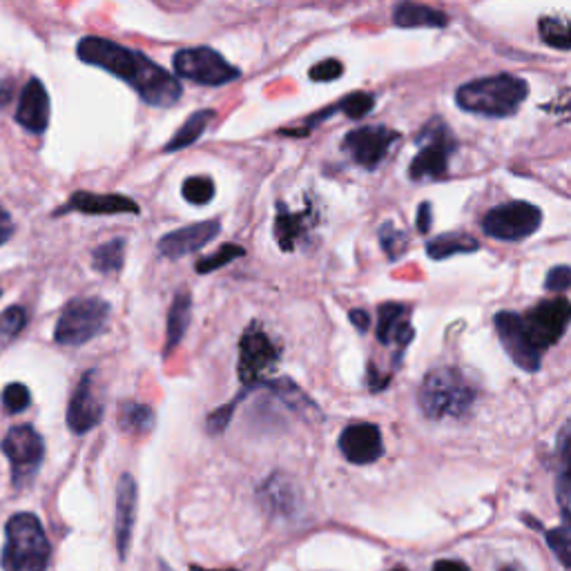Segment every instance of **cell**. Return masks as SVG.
<instances>
[{
	"label": "cell",
	"instance_id": "1",
	"mask_svg": "<svg viewBox=\"0 0 571 571\" xmlns=\"http://www.w3.org/2000/svg\"><path fill=\"white\" fill-rule=\"evenodd\" d=\"M76 54L83 63L101 67L128 83L152 108H172L181 99L183 87L177 76L163 70L143 52L128 50L101 36H83L76 45Z\"/></svg>",
	"mask_w": 571,
	"mask_h": 571
},
{
	"label": "cell",
	"instance_id": "2",
	"mask_svg": "<svg viewBox=\"0 0 571 571\" xmlns=\"http://www.w3.org/2000/svg\"><path fill=\"white\" fill-rule=\"evenodd\" d=\"M527 96L529 85L525 79L502 72L460 85L456 103L462 112L487 116V119H507L518 112Z\"/></svg>",
	"mask_w": 571,
	"mask_h": 571
},
{
	"label": "cell",
	"instance_id": "3",
	"mask_svg": "<svg viewBox=\"0 0 571 571\" xmlns=\"http://www.w3.org/2000/svg\"><path fill=\"white\" fill-rule=\"evenodd\" d=\"M476 402V389L458 369L440 366L424 377L418 389V404L424 418L447 420L462 418Z\"/></svg>",
	"mask_w": 571,
	"mask_h": 571
},
{
	"label": "cell",
	"instance_id": "4",
	"mask_svg": "<svg viewBox=\"0 0 571 571\" xmlns=\"http://www.w3.org/2000/svg\"><path fill=\"white\" fill-rule=\"evenodd\" d=\"M50 540L34 514H16L5 525L3 571H45L50 563Z\"/></svg>",
	"mask_w": 571,
	"mask_h": 571
},
{
	"label": "cell",
	"instance_id": "5",
	"mask_svg": "<svg viewBox=\"0 0 571 571\" xmlns=\"http://www.w3.org/2000/svg\"><path fill=\"white\" fill-rule=\"evenodd\" d=\"M110 304L101 297H79L58 317L54 340L63 346H83L105 331Z\"/></svg>",
	"mask_w": 571,
	"mask_h": 571
},
{
	"label": "cell",
	"instance_id": "6",
	"mask_svg": "<svg viewBox=\"0 0 571 571\" xmlns=\"http://www.w3.org/2000/svg\"><path fill=\"white\" fill-rule=\"evenodd\" d=\"M420 143L422 148L411 161L409 177L413 181H442L449 174V159L458 143L456 137L447 123L438 119L427 123V128L418 134V145Z\"/></svg>",
	"mask_w": 571,
	"mask_h": 571
},
{
	"label": "cell",
	"instance_id": "7",
	"mask_svg": "<svg viewBox=\"0 0 571 571\" xmlns=\"http://www.w3.org/2000/svg\"><path fill=\"white\" fill-rule=\"evenodd\" d=\"M520 324L531 348L543 355L567 333L571 324V302L565 297L538 302L525 315H520Z\"/></svg>",
	"mask_w": 571,
	"mask_h": 571
},
{
	"label": "cell",
	"instance_id": "8",
	"mask_svg": "<svg viewBox=\"0 0 571 571\" xmlns=\"http://www.w3.org/2000/svg\"><path fill=\"white\" fill-rule=\"evenodd\" d=\"M0 449L12 464L14 487H27L41 469L45 458V442L41 433L29 427V424H18V427L7 431L3 442H0Z\"/></svg>",
	"mask_w": 571,
	"mask_h": 571
},
{
	"label": "cell",
	"instance_id": "9",
	"mask_svg": "<svg viewBox=\"0 0 571 571\" xmlns=\"http://www.w3.org/2000/svg\"><path fill=\"white\" fill-rule=\"evenodd\" d=\"M172 65L174 72H177L181 79L208 87L228 85L241 76L235 65H230L224 56L210 50V47H188V50H179L172 58Z\"/></svg>",
	"mask_w": 571,
	"mask_h": 571
},
{
	"label": "cell",
	"instance_id": "10",
	"mask_svg": "<svg viewBox=\"0 0 571 571\" xmlns=\"http://www.w3.org/2000/svg\"><path fill=\"white\" fill-rule=\"evenodd\" d=\"M277 362V344L259 324H250L239 340V380L246 384V389L261 386L266 382V375L275 371Z\"/></svg>",
	"mask_w": 571,
	"mask_h": 571
},
{
	"label": "cell",
	"instance_id": "11",
	"mask_svg": "<svg viewBox=\"0 0 571 571\" xmlns=\"http://www.w3.org/2000/svg\"><path fill=\"white\" fill-rule=\"evenodd\" d=\"M543 224V212L529 201H509L491 208L482 219V230L500 241H520L534 235Z\"/></svg>",
	"mask_w": 571,
	"mask_h": 571
},
{
	"label": "cell",
	"instance_id": "12",
	"mask_svg": "<svg viewBox=\"0 0 571 571\" xmlns=\"http://www.w3.org/2000/svg\"><path fill=\"white\" fill-rule=\"evenodd\" d=\"M400 134L386 128V125H362L351 130L342 141V150L353 159V163L364 170H377L382 161L389 157Z\"/></svg>",
	"mask_w": 571,
	"mask_h": 571
},
{
	"label": "cell",
	"instance_id": "13",
	"mask_svg": "<svg viewBox=\"0 0 571 571\" xmlns=\"http://www.w3.org/2000/svg\"><path fill=\"white\" fill-rule=\"evenodd\" d=\"M493 322H496V333L500 337V344L511 357V362L522 371L536 373L540 369V364H543V355H538L534 348H531L525 333H522L520 313L502 311L496 315Z\"/></svg>",
	"mask_w": 571,
	"mask_h": 571
},
{
	"label": "cell",
	"instance_id": "14",
	"mask_svg": "<svg viewBox=\"0 0 571 571\" xmlns=\"http://www.w3.org/2000/svg\"><path fill=\"white\" fill-rule=\"evenodd\" d=\"M103 420V402L94 391V371H87L76 386L67 404V427L72 433L83 435L92 431Z\"/></svg>",
	"mask_w": 571,
	"mask_h": 571
},
{
	"label": "cell",
	"instance_id": "15",
	"mask_svg": "<svg viewBox=\"0 0 571 571\" xmlns=\"http://www.w3.org/2000/svg\"><path fill=\"white\" fill-rule=\"evenodd\" d=\"M340 451L351 464H373L384 456L382 433L369 422L351 424L340 435Z\"/></svg>",
	"mask_w": 571,
	"mask_h": 571
},
{
	"label": "cell",
	"instance_id": "16",
	"mask_svg": "<svg viewBox=\"0 0 571 571\" xmlns=\"http://www.w3.org/2000/svg\"><path fill=\"white\" fill-rule=\"evenodd\" d=\"M50 94H47L45 85L38 79H29L27 85L18 96L16 108V123L32 134H43L50 125Z\"/></svg>",
	"mask_w": 571,
	"mask_h": 571
},
{
	"label": "cell",
	"instance_id": "17",
	"mask_svg": "<svg viewBox=\"0 0 571 571\" xmlns=\"http://www.w3.org/2000/svg\"><path fill=\"white\" fill-rule=\"evenodd\" d=\"M219 230L221 224L215 219L172 230L166 237H161L159 253L168 259H181L190 253H197V250L208 246L210 241L219 235Z\"/></svg>",
	"mask_w": 571,
	"mask_h": 571
},
{
	"label": "cell",
	"instance_id": "18",
	"mask_svg": "<svg viewBox=\"0 0 571 571\" xmlns=\"http://www.w3.org/2000/svg\"><path fill=\"white\" fill-rule=\"evenodd\" d=\"M139 505V489L130 473H123L116 485V547H119V558H128L134 520H137Z\"/></svg>",
	"mask_w": 571,
	"mask_h": 571
},
{
	"label": "cell",
	"instance_id": "19",
	"mask_svg": "<svg viewBox=\"0 0 571 571\" xmlns=\"http://www.w3.org/2000/svg\"><path fill=\"white\" fill-rule=\"evenodd\" d=\"M67 210L83 212V215H139V203L123 195H96V192H74L63 208L56 210V217Z\"/></svg>",
	"mask_w": 571,
	"mask_h": 571
},
{
	"label": "cell",
	"instance_id": "20",
	"mask_svg": "<svg viewBox=\"0 0 571 571\" xmlns=\"http://www.w3.org/2000/svg\"><path fill=\"white\" fill-rule=\"evenodd\" d=\"M409 308L402 304H382L377 311V340L382 344L398 346V357L413 340V326L409 322Z\"/></svg>",
	"mask_w": 571,
	"mask_h": 571
},
{
	"label": "cell",
	"instance_id": "21",
	"mask_svg": "<svg viewBox=\"0 0 571 571\" xmlns=\"http://www.w3.org/2000/svg\"><path fill=\"white\" fill-rule=\"evenodd\" d=\"M554 464H556V500L565 520L571 525V422H567L558 433Z\"/></svg>",
	"mask_w": 571,
	"mask_h": 571
},
{
	"label": "cell",
	"instance_id": "22",
	"mask_svg": "<svg viewBox=\"0 0 571 571\" xmlns=\"http://www.w3.org/2000/svg\"><path fill=\"white\" fill-rule=\"evenodd\" d=\"M311 210L306 212H290L284 201L277 203V217H275V239L282 246L284 253H293V248L299 239L306 235L308 221H311Z\"/></svg>",
	"mask_w": 571,
	"mask_h": 571
},
{
	"label": "cell",
	"instance_id": "23",
	"mask_svg": "<svg viewBox=\"0 0 571 571\" xmlns=\"http://www.w3.org/2000/svg\"><path fill=\"white\" fill-rule=\"evenodd\" d=\"M261 386H266L268 391H273L279 400H282L290 411L302 415L304 420H322L319 406L306 398V393L299 389L295 382H290L288 377H279V380H266Z\"/></svg>",
	"mask_w": 571,
	"mask_h": 571
},
{
	"label": "cell",
	"instance_id": "24",
	"mask_svg": "<svg viewBox=\"0 0 571 571\" xmlns=\"http://www.w3.org/2000/svg\"><path fill=\"white\" fill-rule=\"evenodd\" d=\"M259 498L264 502V507L277 516L295 514L297 493L293 482L286 480L284 476H273L270 480H266V485L259 491Z\"/></svg>",
	"mask_w": 571,
	"mask_h": 571
},
{
	"label": "cell",
	"instance_id": "25",
	"mask_svg": "<svg viewBox=\"0 0 571 571\" xmlns=\"http://www.w3.org/2000/svg\"><path fill=\"white\" fill-rule=\"evenodd\" d=\"M393 23L404 29H415V27H447L449 16L440 12V9H433L429 5H418V3H400L393 9Z\"/></svg>",
	"mask_w": 571,
	"mask_h": 571
},
{
	"label": "cell",
	"instance_id": "26",
	"mask_svg": "<svg viewBox=\"0 0 571 571\" xmlns=\"http://www.w3.org/2000/svg\"><path fill=\"white\" fill-rule=\"evenodd\" d=\"M192 317V297L188 290H181V293L174 295V302L170 306L168 313V333H166V348H163V355H170L174 348H177L186 335Z\"/></svg>",
	"mask_w": 571,
	"mask_h": 571
},
{
	"label": "cell",
	"instance_id": "27",
	"mask_svg": "<svg viewBox=\"0 0 571 571\" xmlns=\"http://www.w3.org/2000/svg\"><path fill=\"white\" fill-rule=\"evenodd\" d=\"M476 250H480V241L467 235V232H444V235L431 239L427 244V255L435 261L456 255H471Z\"/></svg>",
	"mask_w": 571,
	"mask_h": 571
},
{
	"label": "cell",
	"instance_id": "28",
	"mask_svg": "<svg viewBox=\"0 0 571 571\" xmlns=\"http://www.w3.org/2000/svg\"><path fill=\"white\" fill-rule=\"evenodd\" d=\"M212 119H215V112L212 110H199L192 116H188V121L183 123L181 130L166 143L163 152H177L183 148H190L192 143H197L203 137V132H206Z\"/></svg>",
	"mask_w": 571,
	"mask_h": 571
},
{
	"label": "cell",
	"instance_id": "29",
	"mask_svg": "<svg viewBox=\"0 0 571 571\" xmlns=\"http://www.w3.org/2000/svg\"><path fill=\"white\" fill-rule=\"evenodd\" d=\"M154 422H157V418H154V411L148 404L141 402L119 404V427L125 433H134V435L150 433L154 429Z\"/></svg>",
	"mask_w": 571,
	"mask_h": 571
},
{
	"label": "cell",
	"instance_id": "30",
	"mask_svg": "<svg viewBox=\"0 0 571 571\" xmlns=\"http://www.w3.org/2000/svg\"><path fill=\"white\" fill-rule=\"evenodd\" d=\"M540 38L543 43L549 45L551 50L569 52L571 50V21L569 18L558 16H543L538 23Z\"/></svg>",
	"mask_w": 571,
	"mask_h": 571
},
{
	"label": "cell",
	"instance_id": "31",
	"mask_svg": "<svg viewBox=\"0 0 571 571\" xmlns=\"http://www.w3.org/2000/svg\"><path fill=\"white\" fill-rule=\"evenodd\" d=\"M125 259V239H112L108 244H101L92 253V266L103 275L121 273Z\"/></svg>",
	"mask_w": 571,
	"mask_h": 571
},
{
	"label": "cell",
	"instance_id": "32",
	"mask_svg": "<svg viewBox=\"0 0 571 571\" xmlns=\"http://www.w3.org/2000/svg\"><path fill=\"white\" fill-rule=\"evenodd\" d=\"M380 244L389 261H395L406 253V248H409V237H406L404 230L395 226L393 221H386V224L380 226Z\"/></svg>",
	"mask_w": 571,
	"mask_h": 571
},
{
	"label": "cell",
	"instance_id": "33",
	"mask_svg": "<svg viewBox=\"0 0 571 571\" xmlns=\"http://www.w3.org/2000/svg\"><path fill=\"white\" fill-rule=\"evenodd\" d=\"M246 255V250L237 246V244H226V246H221L215 255H208V257H203L197 261V266L195 270L199 275H208V273H215V270L219 268H224L226 264H230V261H235L239 257H244Z\"/></svg>",
	"mask_w": 571,
	"mask_h": 571
},
{
	"label": "cell",
	"instance_id": "34",
	"mask_svg": "<svg viewBox=\"0 0 571 571\" xmlns=\"http://www.w3.org/2000/svg\"><path fill=\"white\" fill-rule=\"evenodd\" d=\"M183 199L192 206H206L215 197V183L210 177H190L183 181Z\"/></svg>",
	"mask_w": 571,
	"mask_h": 571
},
{
	"label": "cell",
	"instance_id": "35",
	"mask_svg": "<svg viewBox=\"0 0 571 571\" xmlns=\"http://www.w3.org/2000/svg\"><path fill=\"white\" fill-rule=\"evenodd\" d=\"M27 324V311L23 306H9L0 315V340L12 342Z\"/></svg>",
	"mask_w": 571,
	"mask_h": 571
},
{
	"label": "cell",
	"instance_id": "36",
	"mask_svg": "<svg viewBox=\"0 0 571 571\" xmlns=\"http://www.w3.org/2000/svg\"><path fill=\"white\" fill-rule=\"evenodd\" d=\"M545 538H547L549 549L554 551L556 558L560 560V565L571 569V531H569V527L563 525L558 529L545 531Z\"/></svg>",
	"mask_w": 571,
	"mask_h": 571
},
{
	"label": "cell",
	"instance_id": "37",
	"mask_svg": "<svg viewBox=\"0 0 571 571\" xmlns=\"http://www.w3.org/2000/svg\"><path fill=\"white\" fill-rule=\"evenodd\" d=\"M375 105V96L373 94H366V92H357L351 94L348 99H344L342 103H337V112H344L348 119H362V116L369 114Z\"/></svg>",
	"mask_w": 571,
	"mask_h": 571
},
{
	"label": "cell",
	"instance_id": "38",
	"mask_svg": "<svg viewBox=\"0 0 571 571\" xmlns=\"http://www.w3.org/2000/svg\"><path fill=\"white\" fill-rule=\"evenodd\" d=\"M3 404L9 413H21L32 404V393H29L25 384H7L3 391Z\"/></svg>",
	"mask_w": 571,
	"mask_h": 571
},
{
	"label": "cell",
	"instance_id": "39",
	"mask_svg": "<svg viewBox=\"0 0 571 571\" xmlns=\"http://www.w3.org/2000/svg\"><path fill=\"white\" fill-rule=\"evenodd\" d=\"M342 72H344V67H342L340 61H335V58H326V61H319L317 65H313L311 72H308V76H311L313 81L326 83V81L340 79Z\"/></svg>",
	"mask_w": 571,
	"mask_h": 571
},
{
	"label": "cell",
	"instance_id": "40",
	"mask_svg": "<svg viewBox=\"0 0 571 571\" xmlns=\"http://www.w3.org/2000/svg\"><path fill=\"white\" fill-rule=\"evenodd\" d=\"M241 398H237L235 402H230L226 406H221V409H217L215 413H210V418L206 422V427H208V433L212 435H219V433H224L226 427L230 424V418H232V413H235V406Z\"/></svg>",
	"mask_w": 571,
	"mask_h": 571
},
{
	"label": "cell",
	"instance_id": "41",
	"mask_svg": "<svg viewBox=\"0 0 571 571\" xmlns=\"http://www.w3.org/2000/svg\"><path fill=\"white\" fill-rule=\"evenodd\" d=\"M545 288L551 293H563L571 288V268L569 266H554L547 273Z\"/></svg>",
	"mask_w": 571,
	"mask_h": 571
},
{
	"label": "cell",
	"instance_id": "42",
	"mask_svg": "<svg viewBox=\"0 0 571 571\" xmlns=\"http://www.w3.org/2000/svg\"><path fill=\"white\" fill-rule=\"evenodd\" d=\"M431 224H433L431 203L424 201V203H420V208H418V219H415V226H418L420 235H427V232L431 230Z\"/></svg>",
	"mask_w": 571,
	"mask_h": 571
},
{
	"label": "cell",
	"instance_id": "43",
	"mask_svg": "<svg viewBox=\"0 0 571 571\" xmlns=\"http://www.w3.org/2000/svg\"><path fill=\"white\" fill-rule=\"evenodd\" d=\"M14 237V219L9 217V212L0 206V246L7 244Z\"/></svg>",
	"mask_w": 571,
	"mask_h": 571
},
{
	"label": "cell",
	"instance_id": "44",
	"mask_svg": "<svg viewBox=\"0 0 571 571\" xmlns=\"http://www.w3.org/2000/svg\"><path fill=\"white\" fill-rule=\"evenodd\" d=\"M348 317H351V322H353V326L357 328V331H360V333H366V331H369V326H371V317H369V313H366V311H360V308H353V311L348 313Z\"/></svg>",
	"mask_w": 571,
	"mask_h": 571
},
{
	"label": "cell",
	"instance_id": "45",
	"mask_svg": "<svg viewBox=\"0 0 571 571\" xmlns=\"http://www.w3.org/2000/svg\"><path fill=\"white\" fill-rule=\"evenodd\" d=\"M433 571H471V569L460 563V560H438V563L433 565Z\"/></svg>",
	"mask_w": 571,
	"mask_h": 571
},
{
	"label": "cell",
	"instance_id": "46",
	"mask_svg": "<svg viewBox=\"0 0 571 571\" xmlns=\"http://www.w3.org/2000/svg\"><path fill=\"white\" fill-rule=\"evenodd\" d=\"M14 99V83L12 81H0V110Z\"/></svg>",
	"mask_w": 571,
	"mask_h": 571
},
{
	"label": "cell",
	"instance_id": "47",
	"mask_svg": "<svg viewBox=\"0 0 571 571\" xmlns=\"http://www.w3.org/2000/svg\"><path fill=\"white\" fill-rule=\"evenodd\" d=\"M192 571H206V569H192ZM226 571H232V569H226Z\"/></svg>",
	"mask_w": 571,
	"mask_h": 571
},
{
	"label": "cell",
	"instance_id": "48",
	"mask_svg": "<svg viewBox=\"0 0 571 571\" xmlns=\"http://www.w3.org/2000/svg\"><path fill=\"white\" fill-rule=\"evenodd\" d=\"M502 571H514V569H502Z\"/></svg>",
	"mask_w": 571,
	"mask_h": 571
},
{
	"label": "cell",
	"instance_id": "49",
	"mask_svg": "<svg viewBox=\"0 0 571 571\" xmlns=\"http://www.w3.org/2000/svg\"><path fill=\"white\" fill-rule=\"evenodd\" d=\"M395 571H404V569H395Z\"/></svg>",
	"mask_w": 571,
	"mask_h": 571
}]
</instances>
